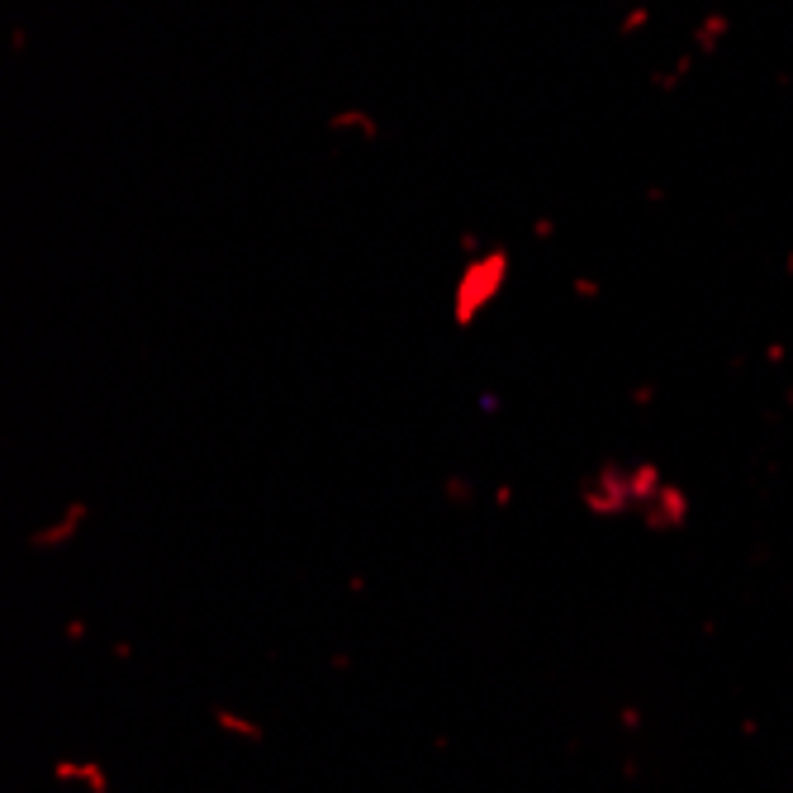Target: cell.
<instances>
[{"label":"cell","instance_id":"5b68a950","mask_svg":"<svg viewBox=\"0 0 793 793\" xmlns=\"http://www.w3.org/2000/svg\"><path fill=\"white\" fill-rule=\"evenodd\" d=\"M210 718H214V727H218V732L234 736V742H242V746H262V742H267V727H262V722L234 713L228 703H214V708H210Z\"/></svg>","mask_w":793,"mask_h":793},{"label":"cell","instance_id":"3957f363","mask_svg":"<svg viewBox=\"0 0 793 793\" xmlns=\"http://www.w3.org/2000/svg\"><path fill=\"white\" fill-rule=\"evenodd\" d=\"M86 518H91V504L86 499H72L67 509L52 518V523H38L34 532H29V552H67L76 537H81V528H86Z\"/></svg>","mask_w":793,"mask_h":793},{"label":"cell","instance_id":"277c9868","mask_svg":"<svg viewBox=\"0 0 793 793\" xmlns=\"http://www.w3.org/2000/svg\"><path fill=\"white\" fill-rule=\"evenodd\" d=\"M689 523V495L679 485H661L651 504H641V528L647 532H679Z\"/></svg>","mask_w":793,"mask_h":793},{"label":"cell","instance_id":"6da1fadb","mask_svg":"<svg viewBox=\"0 0 793 793\" xmlns=\"http://www.w3.org/2000/svg\"><path fill=\"white\" fill-rule=\"evenodd\" d=\"M504 276H509V257L504 252H489L481 262H471L461 271L457 291H451V323L457 328H471L481 313L495 305V295L504 291Z\"/></svg>","mask_w":793,"mask_h":793},{"label":"cell","instance_id":"ba28073f","mask_svg":"<svg viewBox=\"0 0 793 793\" xmlns=\"http://www.w3.org/2000/svg\"><path fill=\"white\" fill-rule=\"evenodd\" d=\"M623 727H627V732L641 727V713H637V708H623Z\"/></svg>","mask_w":793,"mask_h":793},{"label":"cell","instance_id":"8992f818","mask_svg":"<svg viewBox=\"0 0 793 793\" xmlns=\"http://www.w3.org/2000/svg\"><path fill=\"white\" fill-rule=\"evenodd\" d=\"M52 779L58 784H81L86 793H109V774L95 760H58L52 765Z\"/></svg>","mask_w":793,"mask_h":793},{"label":"cell","instance_id":"7a4b0ae2","mask_svg":"<svg viewBox=\"0 0 793 793\" xmlns=\"http://www.w3.org/2000/svg\"><path fill=\"white\" fill-rule=\"evenodd\" d=\"M580 504L590 518H627L637 513V499L627 489V461H599V466L580 481Z\"/></svg>","mask_w":793,"mask_h":793},{"label":"cell","instance_id":"52a82bcc","mask_svg":"<svg viewBox=\"0 0 793 793\" xmlns=\"http://www.w3.org/2000/svg\"><path fill=\"white\" fill-rule=\"evenodd\" d=\"M661 485H665V475L655 461H627V489H632V499H637V513H641V504L655 499Z\"/></svg>","mask_w":793,"mask_h":793}]
</instances>
